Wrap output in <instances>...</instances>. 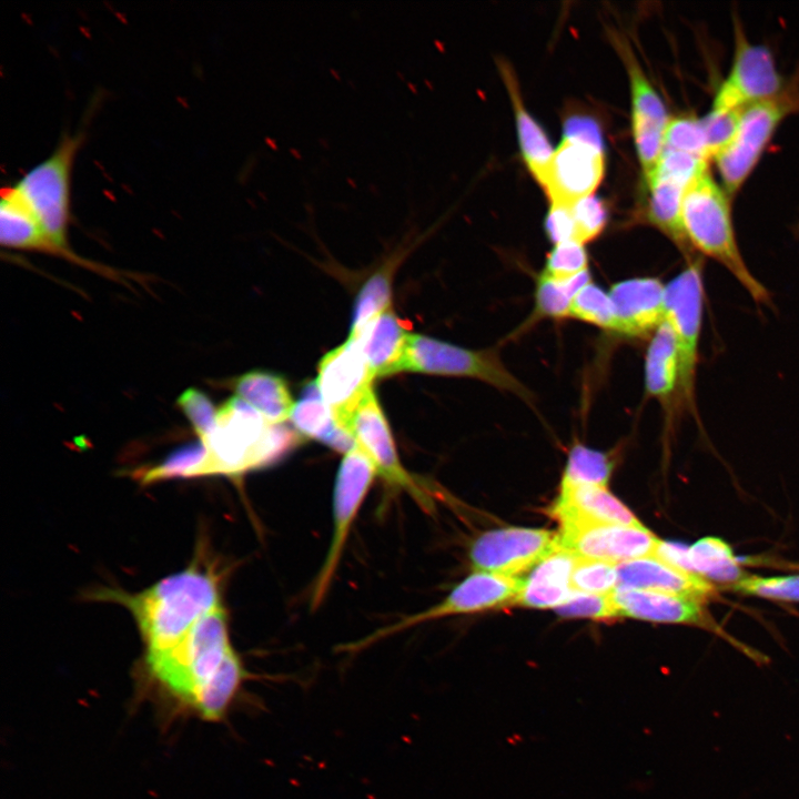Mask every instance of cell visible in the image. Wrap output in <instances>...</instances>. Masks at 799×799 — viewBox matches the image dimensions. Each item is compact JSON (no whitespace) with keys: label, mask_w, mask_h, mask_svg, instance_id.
Segmentation results:
<instances>
[{"label":"cell","mask_w":799,"mask_h":799,"mask_svg":"<svg viewBox=\"0 0 799 799\" xmlns=\"http://www.w3.org/2000/svg\"><path fill=\"white\" fill-rule=\"evenodd\" d=\"M133 615L146 645V656L175 646L205 615L221 606L215 577L190 567L130 595L108 594Z\"/></svg>","instance_id":"obj_1"},{"label":"cell","mask_w":799,"mask_h":799,"mask_svg":"<svg viewBox=\"0 0 799 799\" xmlns=\"http://www.w3.org/2000/svg\"><path fill=\"white\" fill-rule=\"evenodd\" d=\"M203 456L192 477L239 475L267 465L301 442V435L281 424H270L252 406L235 396L219 409L216 425L204 439Z\"/></svg>","instance_id":"obj_2"},{"label":"cell","mask_w":799,"mask_h":799,"mask_svg":"<svg viewBox=\"0 0 799 799\" xmlns=\"http://www.w3.org/2000/svg\"><path fill=\"white\" fill-rule=\"evenodd\" d=\"M234 653L221 605L200 619L175 646L146 656L145 660L152 678L193 709Z\"/></svg>","instance_id":"obj_3"},{"label":"cell","mask_w":799,"mask_h":799,"mask_svg":"<svg viewBox=\"0 0 799 799\" xmlns=\"http://www.w3.org/2000/svg\"><path fill=\"white\" fill-rule=\"evenodd\" d=\"M681 223L692 250L727 269L756 303L770 305L768 290L750 272L739 251L727 194L708 170L687 186L681 203Z\"/></svg>","instance_id":"obj_4"},{"label":"cell","mask_w":799,"mask_h":799,"mask_svg":"<svg viewBox=\"0 0 799 799\" xmlns=\"http://www.w3.org/2000/svg\"><path fill=\"white\" fill-rule=\"evenodd\" d=\"M84 138L85 132L81 128L72 133L64 132L53 151L28 170L13 186L37 216L60 257L95 267L74 254L68 243L72 170Z\"/></svg>","instance_id":"obj_5"},{"label":"cell","mask_w":799,"mask_h":799,"mask_svg":"<svg viewBox=\"0 0 799 799\" xmlns=\"http://www.w3.org/2000/svg\"><path fill=\"white\" fill-rule=\"evenodd\" d=\"M702 261L694 257L666 284L665 320L671 325L679 356V408L697 417L696 375L704 313Z\"/></svg>","instance_id":"obj_6"},{"label":"cell","mask_w":799,"mask_h":799,"mask_svg":"<svg viewBox=\"0 0 799 799\" xmlns=\"http://www.w3.org/2000/svg\"><path fill=\"white\" fill-rule=\"evenodd\" d=\"M403 372L476 378L528 404L534 401L533 393L512 374L493 348L469 350L422 334H411Z\"/></svg>","instance_id":"obj_7"},{"label":"cell","mask_w":799,"mask_h":799,"mask_svg":"<svg viewBox=\"0 0 799 799\" xmlns=\"http://www.w3.org/2000/svg\"><path fill=\"white\" fill-rule=\"evenodd\" d=\"M522 585L523 578L476 572L456 585L441 603L376 629L356 641L345 644L338 651L357 653L390 636L431 620L515 604Z\"/></svg>","instance_id":"obj_8"},{"label":"cell","mask_w":799,"mask_h":799,"mask_svg":"<svg viewBox=\"0 0 799 799\" xmlns=\"http://www.w3.org/2000/svg\"><path fill=\"white\" fill-rule=\"evenodd\" d=\"M377 476L372 462L358 447L348 452L338 466L333 493V534L327 554L314 580L310 606L318 608L338 567L353 520Z\"/></svg>","instance_id":"obj_9"},{"label":"cell","mask_w":799,"mask_h":799,"mask_svg":"<svg viewBox=\"0 0 799 799\" xmlns=\"http://www.w3.org/2000/svg\"><path fill=\"white\" fill-rule=\"evenodd\" d=\"M796 105L791 95L781 92L742 110L734 136L715 156L727 193L741 186L777 125Z\"/></svg>","instance_id":"obj_10"},{"label":"cell","mask_w":799,"mask_h":799,"mask_svg":"<svg viewBox=\"0 0 799 799\" xmlns=\"http://www.w3.org/2000/svg\"><path fill=\"white\" fill-rule=\"evenodd\" d=\"M560 546L559 535L540 528L505 527L477 536L469 548L476 572L514 576L534 568Z\"/></svg>","instance_id":"obj_11"},{"label":"cell","mask_w":799,"mask_h":799,"mask_svg":"<svg viewBox=\"0 0 799 799\" xmlns=\"http://www.w3.org/2000/svg\"><path fill=\"white\" fill-rule=\"evenodd\" d=\"M611 599L617 617L699 627L720 636L756 663H766V657L760 653L727 634L701 600L670 593L627 588H617L611 593Z\"/></svg>","instance_id":"obj_12"},{"label":"cell","mask_w":799,"mask_h":799,"mask_svg":"<svg viewBox=\"0 0 799 799\" xmlns=\"http://www.w3.org/2000/svg\"><path fill=\"white\" fill-rule=\"evenodd\" d=\"M346 428L361 452L374 465L377 476L406 492L426 510L431 508L428 495L400 461L388 423L374 391L360 403Z\"/></svg>","instance_id":"obj_13"},{"label":"cell","mask_w":799,"mask_h":799,"mask_svg":"<svg viewBox=\"0 0 799 799\" xmlns=\"http://www.w3.org/2000/svg\"><path fill=\"white\" fill-rule=\"evenodd\" d=\"M782 80L771 52L763 45L749 42L738 29L732 65L715 97L712 109L741 110L780 94Z\"/></svg>","instance_id":"obj_14"},{"label":"cell","mask_w":799,"mask_h":799,"mask_svg":"<svg viewBox=\"0 0 799 799\" xmlns=\"http://www.w3.org/2000/svg\"><path fill=\"white\" fill-rule=\"evenodd\" d=\"M374 377L354 340L348 338L320 361L316 378L320 394L344 428L363 398L373 391Z\"/></svg>","instance_id":"obj_15"},{"label":"cell","mask_w":799,"mask_h":799,"mask_svg":"<svg viewBox=\"0 0 799 799\" xmlns=\"http://www.w3.org/2000/svg\"><path fill=\"white\" fill-rule=\"evenodd\" d=\"M615 44L629 75L631 130L639 162L647 178L663 153L665 131L670 119L629 44L620 37H617Z\"/></svg>","instance_id":"obj_16"},{"label":"cell","mask_w":799,"mask_h":799,"mask_svg":"<svg viewBox=\"0 0 799 799\" xmlns=\"http://www.w3.org/2000/svg\"><path fill=\"white\" fill-rule=\"evenodd\" d=\"M604 149L564 138L539 184L550 204L573 205L593 195L604 176Z\"/></svg>","instance_id":"obj_17"},{"label":"cell","mask_w":799,"mask_h":799,"mask_svg":"<svg viewBox=\"0 0 799 799\" xmlns=\"http://www.w3.org/2000/svg\"><path fill=\"white\" fill-rule=\"evenodd\" d=\"M560 545L577 558L620 564L650 557L660 543L643 524H594L560 529Z\"/></svg>","instance_id":"obj_18"},{"label":"cell","mask_w":799,"mask_h":799,"mask_svg":"<svg viewBox=\"0 0 799 799\" xmlns=\"http://www.w3.org/2000/svg\"><path fill=\"white\" fill-rule=\"evenodd\" d=\"M666 285L654 276L614 283L608 293L615 312L616 333L630 338L651 336L665 321Z\"/></svg>","instance_id":"obj_19"},{"label":"cell","mask_w":799,"mask_h":799,"mask_svg":"<svg viewBox=\"0 0 799 799\" xmlns=\"http://www.w3.org/2000/svg\"><path fill=\"white\" fill-rule=\"evenodd\" d=\"M617 572V588L670 593L706 604L718 595L715 584L654 556L620 563Z\"/></svg>","instance_id":"obj_20"},{"label":"cell","mask_w":799,"mask_h":799,"mask_svg":"<svg viewBox=\"0 0 799 799\" xmlns=\"http://www.w3.org/2000/svg\"><path fill=\"white\" fill-rule=\"evenodd\" d=\"M560 529L594 525L638 526L641 523L607 487L578 486L560 489L550 509Z\"/></svg>","instance_id":"obj_21"},{"label":"cell","mask_w":799,"mask_h":799,"mask_svg":"<svg viewBox=\"0 0 799 799\" xmlns=\"http://www.w3.org/2000/svg\"><path fill=\"white\" fill-rule=\"evenodd\" d=\"M645 387L648 396L659 402L668 422L679 408V356L675 332L666 320L649 337Z\"/></svg>","instance_id":"obj_22"},{"label":"cell","mask_w":799,"mask_h":799,"mask_svg":"<svg viewBox=\"0 0 799 799\" xmlns=\"http://www.w3.org/2000/svg\"><path fill=\"white\" fill-rule=\"evenodd\" d=\"M411 334L390 307L348 338L358 343L374 376L381 377L403 372Z\"/></svg>","instance_id":"obj_23"},{"label":"cell","mask_w":799,"mask_h":799,"mask_svg":"<svg viewBox=\"0 0 799 799\" xmlns=\"http://www.w3.org/2000/svg\"><path fill=\"white\" fill-rule=\"evenodd\" d=\"M576 559L560 545L539 562L528 577L523 578L515 604L530 608H557L563 605L574 594L570 577Z\"/></svg>","instance_id":"obj_24"},{"label":"cell","mask_w":799,"mask_h":799,"mask_svg":"<svg viewBox=\"0 0 799 799\" xmlns=\"http://www.w3.org/2000/svg\"><path fill=\"white\" fill-rule=\"evenodd\" d=\"M290 419L302 437L322 442L344 455L357 447L351 432L341 426L323 401L316 381L307 383L294 403Z\"/></svg>","instance_id":"obj_25"},{"label":"cell","mask_w":799,"mask_h":799,"mask_svg":"<svg viewBox=\"0 0 799 799\" xmlns=\"http://www.w3.org/2000/svg\"><path fill=\"white\" fill-rule=\"evenodd\" d=\"M0 242L9 249L58 256L55 246L48 239L37 216L13 185L2 191Z\"/></svg>","instance_id":"obj_26"},{"label":"cell","mask_w":799,"mask_h":799,"mask_svg":"<svg viewBox=\"0 0 799 799\" xmlns=\"http://www.w3.org/2000/svg\"><path fill=\"white\" fill-rule=\"evenodd\" d=\"M498 65L513 104L524 161L539 183L554 151L546 133L525 108L513 69L507 62H499Z\"/></svg>","instance_id":"obj_27"},{"label":"cell","mask_w":799,"mask_h":799,"mask_svg":"<svg viewBox=\"0 0 799 799\" xmlns=\"http://www.w3.org/2000/svg\"><path fill=\"white\" fill-rule=\"evenodd\" d=\"M232 386L237 397L256 409L270 424H281L290 417L294 403L282 376L253 371L236 377Z\"/></svg>","instance_id":"obj_28"},{"label":"cell","mask_w":799,"mask_h":799,"mask_svg":"<svg viewBox=\"0 0 799 799\" xmlns=\"http://www.w3.org/2000/svg\"><path fill=\"white\" fill-rule=\"evenodd\" d=\"M646 180L649 188L648 222L672 240L687 261L694 259L681 223V203L687 186L659 175H650Z\"/></svg>","instance_id":"obj_29"},{"label":"cell","mask_w":799,"mask_h":799,"mask_svg":"<svg viewBox=\"0 0 799 799\" xmlns=\"http://www.w3.org/2000/svg\"><path fill=\"white\" fill-rule=\"evenodd\" d=\"M682 568L721 588L748 574L731 546L714 536L700 538L685 548Z\"/></svg>","instance_id":"obj_30"},{"label":"cell","mask_w":799,"mask_h":799,"mask_svg":"<svg viewBox=\"0 0 799 799\" xmlns=\"http://www.w3.org/2000/svg\"><path fill=\"white\" fill-rule=\"evenodd\" d=\"M407 246H400L391 259L364 283L354 304L350 338L356 337L374 318L391 307V276Z\"/></svg>","instance_id":"obj_31"},{"label":"cell","mask_w":799,"mask_h":799,"mask_svg":"<svg viewBox=\"0 0 799 799\" xmlns=\"http://www.w3.org/2000/svg\"><path fill=\"white\" fill-rule=\"evenodd\" d=\"M590 281L589 271L568 280H555L539 274L534 293V309L525 325L544 318L569 317L575 295Z\"/></svg>","instance_id":"obj_32"},{"label":"cell","mask_w":799,"mask_h":799,"mask_svg":"<svg viewBox=\"0 0 799 799\" xmlns=\"http://www.w3.org/2000/svg\"><path fill=\"white\" fill-rule=\"evenodd\" d=\"M614 464L611 454L576 443L569 451L560 489L578 486L607 487Z\"/></svg>","instance_id":"obj_33"},{"label":"cell","mask_w":799,"mask_h":799,"mask_svg":"<svg viewBox=\"0 0 799 799\" xmlns=\"http://www.w3.org/2000/svg\"><path fill=\"white\" fill-rule=\"evenodd\" d=\"M569 317L595 325L607 331H615V312L608 291L591 281L575 295Z\"/></svg>","instance_id":"obj_34"},{"label":"cell","mask_w":799,"mask_h":799,"mask_svg":"<svg viewBox=\"0 0 799 799\" xmlns=\"http://www.w3.org/2000/svg\"><path fill=\"white\" fill-rule=\"evenodd\" d=\"M722 589L775 601L799 603V574L769 577L747 574Z\"/></svg>","instance_id":"obj_35"},{"label":"cell","mask_w":799,"mask_h":799,"mask_svg":"<svg viewBox=\"0 0 799 799\" xmlns=\"http://www.w3.org/2000/svg\"><path fill=\"white\" fill-rule=\"evenodd\" d=\"M570 585L574 591L609 595L618 587L617 565L613 563L577 558Z\"/></svg>","instance_id":"obj_36"},{"label":"cell","mask_w":799,"mask_h":799,"mask_svg":"<svg viewBox=\"0 0 799 799\" xmlns=\"http://www.w3.org/2000/svg\"><path fill=\"white\" fill-rule=\"evenodd\" d=\"M664 149L686 152L708 161L710 156L702 120L694 117L670 119L665 131Z\"/></svg>","instance_id":"obj_37"},{"label":"cell","mask_w":799,"mask_h":799,"mask_svg":"<svg viewBox=\"0 0 799 799\" xmlns=\"http://www.w3.org/2000/svg\"><path fill=\"white\" fill-rule=\"evenodd\" d=\"M586 271L588 255L584 244L566 241L554 244L540 274L555 280H568Z\"/></svg>","instance_id":"obj_38"},{"label":"cell","mask_w":799,"mask_h":799,"mask_svg":"<svg viewBox=\"0 0 799 799\" xmlns=\"http://www.w3.org/2000/svg\"><path fill=\"white\" fill-rule=\"evenodd\" d=\"M707 162L705 159L686 152L664 149L655 169L648 176H665L688 186L696 178L708 170Z\"/></svg>","instance_id":"obj_39"},{"label":"cell","mask_w":799,"mask_h":799,"mask_svg":"<svg viewBox=\"0 0 799 799\" xmlns=\"http://www.w3.org/2000/svg\"><path fill=\"white\" fill-rule=\"evenodd\" d=\"M575 223V242L586 244L604 230L607 212L600 199L595 195L580 199L572 205Z\"/></svg>","instance_id":"obj_40"},{"label":"cell","mask_w":799,"mask_h":799,"mask_svg":"<svg viewBox=\"0 0 799 799\" xmlns=\"http://www.w3.org/2000/svg\"><path fill=\"white\" fill-rule=\"evenodd\" d=\"M555 610L559 616L566 618H590L595 620L617 618L611 594L596 595L574 591V594L563 605L555 608Z\"/></svg>","instance_id":"obj_41"},{"label":"cell","mask_w":799,"mask_h":799,"mask_svg":"<svg viewBox=\"0 0 799 799\" xmlns=\"http://www.w3.org/2000/svg\"><path fill=\"white\" fill-rule=\"evenodd\" d=\"M176 404L192 424L200 439H204L213 432L218 411L204 392L198 388H188L178 397Z\"/></svg>","instance_id":"obj_42"},{"label":"cell","mask_w":799,"mask_h":799,"mask_svg":"<svg viewBox=\"0 0 799 799\" xmlns=\"http://www.w3.org/2000/svg\"><path fill=\"white\" fill-rule=\"evenodd\" d=\"M741 110H716L712 109L702 120L707 148L710 158H715L716 154L724 149L734 136L740 115Z\"/></svg>","instance_id":"obj_43"},{"label":"cell","mask_w":799,"mask_h":799,"mask_svg":"<svg viewBox=\"0 0 799 799\" xmlns=\"http://www.w3.org/2000/svg\"><path fill=\"white\" fill-rule=\"evenodd\" d=\"M545 231L554 244L575 241L572 205L550 204L545 220Z\"/></svg>","instance_id":"obj_44"},{"label":"cell","mask_w":799,"mask_h":799,"mask_svg":"<svg viewBox=\"0 0 799 799\" xmlns=\"http://www.w3.org/2000/svg\"><path fill=\"white\" fill-rule=\"evenodd\" d=\"M564 138L604 149L601 131L595 120L588 117L574 115L568 118L564 125Z\"/></svg>","instance_id":"obj_45"},{"label":"cell","mask_w":799,"mask_h":799,"mask_svg":"<svg viewBox=\"0 0 799 799\" xmlns=\"http://www.w3.org/2000/svg\"><path fill=\"white\" fill-rule=\"evenodd\" d=\"M793 567H798V568H799V565H795Z\"/></svg>","instance_id":"obj_46"}]
</instances>
